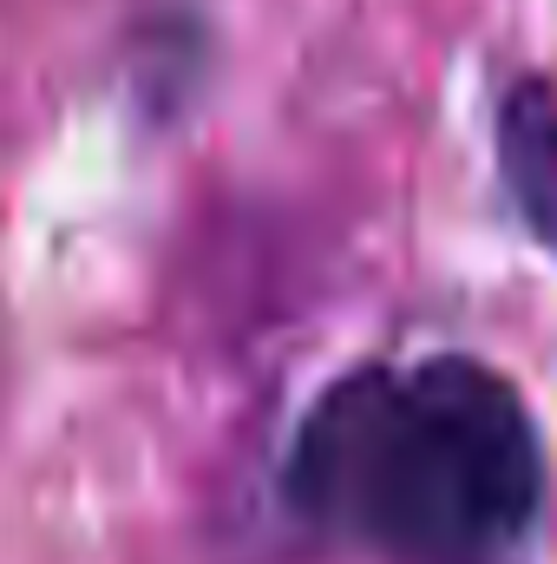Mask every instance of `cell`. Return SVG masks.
<instances>
[{
    "mask_svg": "<svg viewBox=\"0 0 557 564\" xmlns=\"http://www.w3.org/2000/svg\"><path fill=\"white\" fill-rule=\"evenodd\" d=\"M492 144H499L505 197L518 204L525 230L545 250H557V79L545 73L512 79L492 119Z\"/></svg>",
    "mask_w": 557,
    "mask_h": 564,
    "instance_id": "2",
    "label": "cell"
},
{
    "mask_svg": "<svg viewBox=\"0 0 557 564\" xmlns=\"http://www.w3.org/2000/svg\"><path fill=\"white\" fill-rule=\"evenodd\" d=\"M308 525L419 564L512 552L545 506V446L525 394L472 361H374L321 388L288 446Z\"/></svg>",
    "mask_w": 557,
    "mask_h": 564,
    "instance_id": "1",
    "label": "cell"
}]
</instances>
